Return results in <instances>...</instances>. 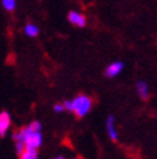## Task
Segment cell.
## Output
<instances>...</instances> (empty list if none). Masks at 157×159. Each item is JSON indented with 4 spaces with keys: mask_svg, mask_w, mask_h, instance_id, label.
I'll return each mask as SVG.
<instances>
[{
    "mask_svg": "<svg viewBox=\"0 0 157 159\" xmlns=\"http://www.w3.org/2000/svg\"><path fill=\"white\" fill-rule=\"evenodd\" d=\"M11 123H12L11 114L8 111H2L0 113V137H4L6 132L9 131Z\"/></svg>",
    "mask_w": 157,
    "mask_h": 159,
    "instance_id": "8992f818",
    "label": "cell"
},
{
    "mask_svg": "<svg viewBox=\"0 0 157 159\" xmlns=\"http://www.w3.org/2000/svg\"><path fill=\"white\" fill-rule=\"evenodd\" d=\"M2 5L6 12H13L17 5V0H2Z\"/></svg>",
    "mask_w": 157,
    "mask_h": 159,
    "instance_id": "30bf717a",
    "label": "cell"
},
{
    "mask_svg": "<svg viewBox=\"0 0 157 159\" xmlns=\"http://www.w3.org/2000/svg\"><path fill=\"white\" fill-rule=\"evenodd\" d=\"M71 159H80V158H78V157H75V158H71Z\"/></svg>",
    "mask_w": 157,
    "mask_h": 159,
    "instance_id": "5bb4252c",
    "label": "cell"
},
{
    "mask_svg": "<svg viewBox=\"0 0 157 159\" xmlns=\"http://www.w3.org/2000/svg\"><path fill=\"white\" fill-rule=\"evenodd\" d=\"M53 110H54V113H57V114H61V113H63V111H66L63 104H54Z\"/></svg>",
    "mask_w": 157,
    "mask_h": 159,
    "instance_id": "7c38bea8",
    "label": "cell"
},
{
    "mask_svg": "<svg viewBox=\"0 0 157 159\" xmlns=\"http://www.w3.org/2000/svg\"><path fill=\"white\" fill-rule=\"evenodd\" d=\"M66 111H70L76 115V118H84L86 116L93 107V100L88 94H77L72 100H66L62 102Z\"/></svg>",
    "mask_w": 157,
    "mask_h": 159,
    "instance_id": "6da1fadb",
    "label": "cell"
},
{
    "mask_svg": "<svg viewBox=\"0 0 157 159\" xmlns=\"http://www.w3.org/2000/svg\"><path fill=\"white\" fill-rule=\"evenodd\" d=\"M124 70V63L121 61H113L106 67L104 70V75L108 79H113L116 76H119L121 74V71Z\"/></svg>",
    "mask_w": 157,
    "mask_h": 159,
    "instance_id": "277c9868",
    "label": "cell"
},
{
    "mask_svg": "<svg viewBox=\"0 0 157 159\" xmlns=\"http://www.w3.org/2000/svg\"><path fill=\"white\" fill-rule=\"evenodd\" d=\"M14 144H15V152H17L18 155H21L23 152H25V149H26L25 142H23V141H14Z\"/></svg>",
    "mask_w": 157,
    "mask_h": 159,
    "instance_id": "8fae6325",
    "label": "cell"
},
{
    "mask_svg": "<svg viewBox=\"0 0 157 159\" xmlns=\"http://www.w3.org/2000/svg\"><path fill=\"white\" fill-rule=\"evenodd\" d=\"M23 34H25L27 38H36L39 34H40V29H39L37 25L32 22H28L23 27Z\"/></svg>",
    "mask_w": 157,
    "mask_h": 159,
    "instance_id": "ba28073f",
    "label": "cell"
},
{
    "mask_svg": "<svg viewBox=\"0 0 157 159\" xmlns=\"http://www.w3.org/2000/svg\"><path fill=\"white\" fill-rule=\"evenodd\" d=\"M25 137L23 142L26 145V149H35L37 150L43 144V134H41V123L39 120L31 122L28 125L23 127Z\"/></svg>",
    "mask_w": 157,
    "mask_h": 159,
    "instance_id": "7a4b0ae2",
    "label": "cell"
},
{
    "mask_svg": "<svg viewBox=\"0 0 157 159\" xmlns=\"http://www.w3.org/2000/svg\"><path fill=\"white\" fill-rule=\"evenodd\" d=\"M106 131H107V134L111 141L116 142L119 140V132H117V128H116V120H115V116L113 115H108L107 119H106Z\"/></svg>",
    "mask_w": 157,
    "mask_h": 159,
    "instance_id": "5b68a950",
    "label": "cell"
},
{
    "mask_svg": "<svg viewBox=\"0 0 157 159\" xmlns=\"http://www.w3.org/2000/svg\"><path fill=\"white\" fill-rule=\"evenodd\" d=\"M135 91L138 93V96L142 98L143 101H147L148 98H150V85H148L147 82L144 80H138L135 83Z\"/></svg>",
    "mask_w": 157,
    "mask_h": 159,
    "instance_id": "52a82bcc",
    "label": "cell"
},
{
    "mask_svg": "<svg viewBox=\"0 0 157 159\" xmlns=\"http://www.w3.org/2000/svg\"><path fill=\"white\" fill-rule=\"evenodd\" d=\"M54 159H66V158H65V157H62V155H58V157H56Z\"/></svg>",
    "mask_w": 157,
    "mask_h": 159,
    "instance_id": "4fadbf2b",
    "label": "cell"
},
{
    "mask_svg": "<svg viewBox=\"0 0 157 159\" xmlns=\"http://www.w3.org/2000/svg\"><path fill=\"white\" fill-rule=\"evenodd\" d=\"M18 157H19V159H37L39 158L37 150H35V149H25V152Z\"/></svg>",
    "mask_w": 157,
    "mask_h": 159,
    "instance_id": "9c48e42d",
    "label": "cell"
},
{
    "mask_svg": "<svg viewBox=\"0 0 157 159\" xmlns=\"http://www.w3.org/2000/svg\"><path fill=\"white\" fill-rule=\"evenodd\" d=\"M67 20L72 26H76L78 29H83L86 26V17L77 11H70L67 14Z\"/></svg>",
    "mask_w": 157,
    "mask_h": 159,
    "instance_id": "3957f363",
    "label": "cell"
}]
</instances>
